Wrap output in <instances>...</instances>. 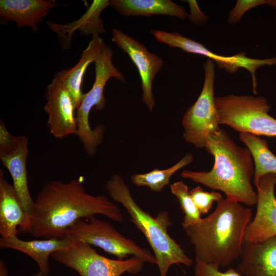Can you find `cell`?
<instances>
[{
  "instance_id": "5",
  "label": "cell",
  "mask_w": 276,
  "mask_h": 276,
  "mask_svg": "<svg viewBox=\"0 0 276 276\" xmlns=\"http://www.w3.org/2000/svg\"><path fill=\"white\" fill-rule=\"evenodd\" d=\"M113 51L109 46L104 43L100 55L95 62V79L91 88L83 94L80 103L77 109L76 135L81 143L84 150L88 155L96 154L101 143L105 131V126L100 125L92 129L89 122L91 109L101 110L105 107L106 101L104 95L105 86L111 78L123 83L125 79L121 73L114 66L111 58Z\"/></svg>"
},
{
  "instance_id": "20",
  "label": "cell",
  "mask_w": 276,
  "mask_h": 276,
  "mask_svg": "<svg viewBox=\"0 0 276 276\" xmlns=\"http://www.w3.org/2000/svg\"><path fill=\"white\" fill-rule=\"evenodd\" d=\"M104 43L99 36L93 37L78 62L71 68L56 74L69 91L76 109L83 95L81 84L84 73L89 65L98 59Z\"/></svg>"
},
{
  "instance_id": "1",
  "label": "cell",
  "mask_w": 276,
  "mask_h": 276,
  "mask_svg": "<svg viewBox=\"0 0 276 276\" xmlns=\"http://www.w3.org/2000/svg\"><path fill=\"white\" fill-rule=\"evenodd\" d=\"M84 181L80 176L68 182L54 180L45 183L34 201L26 233L37 238H63L77 220L97 214L122 223L119 208L105 195L87 193Z\"/></svg>"
},
{
  "instance_id": "23",
  "label": "cell",
  "mask_w": 276,
  "mask_h": 276,
  "mask_svg": "<svg viewBox=\"0 0 276 276\" xmlns=\"http://www.w3.org/2000/svg\"><path fill=\"white\" fill-rule=\"evenodd\" d=\"M193 160L191 153H187L179 161L165 169H155L142 174H132L130 179L137 187H147L152 191L159 192L169 183L171 176L178 170L189 165Z\"/></svg>"
},
{
  "instance_id": "6",
  "label": "cell",
  "mask_w": 276,
  "mask_h": 276,
  "mask_svg": "<svg viewBox=\"0 0 276 276\" xmlns=\"http://www.w3.org/2000/svg\"><path fill=\"white\" fill-rule=\"evenodd\" d=\"M220 124L258 136L276 137V119L263 97L229 95L215 97Z\"/></svg>"
},
{
  "instance_id": "10",
  "label": "cell",
  "mask_w": 276,
  "mask_h": 276,
  "mask_svg": "<svg viewBox=\"0 0 276 276\" xmlns=\"http://www.w3.org/2000/svg\"><path fill=\"white\" fill-rule=\"evenodd\" d=\"M28 140L25 135L15 136L0 121V159L10 173L13 186L30 220L34 209V201L30 193L27 169Z\"/></svg>"
},
{
  "instance_id": "9",
  "label": "cell",
  "mask_w": 276,
  "mask_h": 276,
  "mask_svg": "<svg viewBox=\"0 0 276 276\" xmlns=\"http://www.w3.org/2000/svg\"><path fill=\"white\" fill-rule=\"evenodd\" d=\"M51 257L81 276H121L126 272L135 274L142 270L145 262L136 257L126 260L109 259L99 255L89 244L80 242L54 252Z\"/></svg>"
},
{
  "instance_id": "27",
  "label": "cell",
  "mask_w": 276,
  "mask_h": 276,
  "mask_svg": "<svg viewBox=\"0 0 276 276\" xmlns=\"http://www.w3.org/2000/svg\"><path fill=\"white\" fill-rule=\"evenodd\" d=\"M194 276H242L236 268L228 267L225 271L219 268L201 262H196Z\"/></svg>"
},
{
  "instance_id": "29",
  "label": "cell",
  "mask_w": 276,
  "mask_h": 276,
  "mask_svg": "<svg viewBox=\"0 0 276 276\" xmlns=\"http://www.w3.org/2000/svg\"><path fill=\"white\" fill-rule=\"evenodd\" d=\"M0 276H8L7 268L2 260H0Z\"/></svg>"
},
{
  "instance_id": "15",
  "label": "cell",
  "mask_w": 276,
  "mask_h": 276,
  "mask_svg": "<svg viewBox=\"0 0 276 276\" xmlns=\"http://www.w3.org/2000/svg\"><path fill=\"white\" fill-rule=\"evenodd\" d=\"M240 258L236 269L242 276H276V235L244 242Z\"/></svg>"
},
{
  "instance_id": "2",
  "label": "cell",
  "mask_w": 276,
  "mask_h": 276,
  "mask_svg": "<svg viewBox=\"0 0 276 276\" xmlns=\"http://www.w3.org/2000/svg\"><path fill=\"white\" fill-rule=\"evenodd\" d=\"M251 210L225 198L212 213L183 229L195 254V262L220 269L240 257L245 229L252 220Z\"/></svg>"
},
{
  "instance_id": "30",
  "label": "cell",
  "mask_w": 276,
  "mask_h": 276,
  "mask_svg": "<svg viewBox=\"0 0 276 276\" xmlns=\"http://www.w3.org/2000/svg\"><path fill=\"white\" fill-rule=\"evenodd\" d=\"M268 4L276 10V0H270Z\"/></svg>"
},
{
  "instance_id": "17",
  "label": "cell",
  "mask_w": 276,
  "mask_h": 276,
  "mask_svg": "<svg viewBox=\"0 0 276 276\" xmlns=\"http://www.w3.org/2000/svg\"><path fill=\"white\" fill-rule=\"evenodd\" d=\"M75 242L68 236L63 238L22 240L14 236L1 237L0 247L1 249H15L28 255L37 263L40 272L48 274L50 270V256L54 252L71 247Z\"/></svg>"
},
{
  "instance_id": "31",
  "label": "cell",
  "mask_w": 276,
  "mask_h": 276,
  "mask_svg": "<svg viewBox=\"0 0 276 276\" xmlns=\"http://www.w3.org/2000/svg\"><path fill=\"white\" fill-rule=\"evenodd\" d=\"M32 276H49V275L42 273L39 271L38 272L33 274Z\"/></svg>"
},
{
  "instance_id": "22",
  "label": "cell",
  "mask_w": 276,
  "mask_h": 276,
  "mask_svg": "<svg viewBox=\"0 0 276 276\" xmlns=\"http://www.w3.org/2000/svg\"><path fill=\"white\" fill-rule=\"evenodd\" d=\"M239 138L251 155L254 163L253 182L255 186L261 176L267 174H276V156L269 149L266 140L260 136L247 132L240 133Z\"/></svg>"
},
{
  "instance_id": "7",
  "label": "cell",
  "mask_w": 276,
  "mask_h": 276,
  "mask_svg": "<svg viewBox=\"0 0 276 276\" xmlns=\"http://www.w3.org/2000/svg\"><path fill=\"white\" fill-rule=\"evenodd\" d=\"M88 220H77L67 229L66 237L76 242L98 246L119 260L132 256L145 262L156 263L154 255L148 249L122 235L108 222L95 217Z\"/></svg>"
},
{
  "instance_id": "11",
  "label": "cell",
  "mask_w": 276,
  "mask_h": 276,
  "mask_svg": "<svg viewBox=\"0 0 276 276\" xmlns=\"http://www.w3.org/2000/svg\"><path fill=\"white\" fill-rule=\"evenodd\" d=\"M151 33L158 41L165 43L171 48H177L189 53L205 56L214 61L219 68H224L230 74L236 72L239 68L248 70L252 77L254 88L257 87L255 72L257 68L276 63L274 58L259 59L248 58L245 52L231 56H224L214 53L201 43L186 37L177 32L152 30Z\"/></svg>"
},
{
  "instance_id": "13",
  "label": "cell",
  "mask_w": 276,
  "mask_h": 276,
  "mask_svg": "<svg viewBox=\"0 0 276 276\" xmlns=\"http://www.w3.org/2000/svg\"><path fill=\"white\" fill-rule=\"evenodd\" d=\"M276 174L261 176L256 185L257 210L247 225L244 242L262 241L276 235Z\"/></svg>"
},
{
  "instance_id": "28",
  "label": "cell",
  "mask_w": 276,
  "mask_h": 276,
  "mask_svg": "<svg viewBox=\"0 0 276 276\" xmlns=\"http://www.w3.org/2000/svg\"><path fill=\"white\" fill-rule=\"evenodd\" d=\"M187 2L191 9V14L188 15L190 21L198 25H202L206 22L208 19V16L200 11L196 2L195 1H187Z\"/></svg>"
},
{
  "instance_id": "14",
  "label": "cell",
  "mask_w": 276,
  "mask_h": 276,
  "mask_svg": "<svg viewBox=\"0 0 276 276\" xmlns=\"http://www.w3.org/2000/svg\"><path fill=\"white\" fill-rule=\"evenodd\" d=\"M45 98L44 110L48 116L47 124L51 134L59 139L76 135V108L69 91L56 74L47 87Z\"/></svg>"
},
{
  "instance_id": "26",
  "label": "cell",
  "mask_w": 276,
  "mask_h": 276,
  "mask_svg": "<svg viewBox=\"0 0 276 276\" xmlns=\"http://www.w3.org/2000/svg\"><path fill=\"white\" fill-rule=\"evenodd\" d=\"M269 1L270 0H238L229 13L228 23L231 25L238 24L247 11L262 5L268 4Z\"/></svg>"
},
{
  "instance_id": "12",
  "label": "cell",
  "mask_w": 276,
  "mask_h": 276,
  "mask_svg": "<svg viewBox=\"0 0 276 276\" xmlns=\"http://www.w3.org/2000/svg\"><path fill=\"white\" fill-rule=\"evenodd\" d=\"M112 41L126 53L135 65L141 80L142 100L152 111L155 105L152 85L164 62L158 55L150 52L141 43L117 28L112 30Z\"/></svg>"
},
{
  "instance_id": "19",
  "label": "cell",
  "mask_w": 276,
  "mask_h": 276,
  "mask_svg": "<svg viewBox=\"0 0 276 276\" xmlns=\"http://www.w3.org/2000/svg\"><path fill=\"white\" fill-rule=\"evenodd\" d=\"M108 6H110V1L94 0L85 13L72 23L62 25L47 21V24L59 36L63 47L67 48L76 30L83 35H91L93 37H98L100 34L106 32L100 16L102 11Z\"/></svg>"
},
{
  "instance_id": "18",
  "label": "cell",
  "mask_w": 276,
  "mask_h": 276,
  "mask_svg": "<svg viewBox=\"0 0 276 276\" xmlns=\"http://www.w3.org/2000/svg\"><path fill=\"white\" fill-rule=\"evenodd\" d=\"M51 0H1L0 15L5 21H14L18 28L29 26L37 31L49 10L57 5Z\"/></svg>"
},
{
  "instance_id": "4",
  "label": "cell",
  "mask_w": 276,
  "mask_h": 276,
  "mask_svg": "<svg viewBox=\"0 0 276 276\" xmlns=\"http://www.w3.org/2000/svg\"><path fill=\"white\" fill-rule=\"evenodd\" d=\"M107 192L114 201L120 203L130 216V221L144 235L156 259L160 276H167L169 268L175 264L190 266L193 260L168 233L172 223L167 212L155 217L143 210L132 197L129 187L122 177L113 174L106 184Z\"/></svg>"
},
{
  "instance_id": "16",
  "label": "cell",
  "mask_w": 276,
  "mask_h": 276,
  "mask_svg": "<svg viewBox=\"0 0 276 276\" xmlns=\"http://www.w3.org/2000/svg\"><path fill=\"white\" fill-rule=\"evenodd\" d=\"M0 171V234L2 238L26 233L29 220L12 185Z\"/></svg>"
},
{
  "instance_id": "8",
  "label": "cell",
  "mask_w": 276,
  "mask_h": 276,
  "mask_svg": "<svg viewBox=\"0 0 276 276\" xmlns=\"http://www.w3.org/2000/svg\"><path fill=\"white\" fill-rule=\"evenodd\" d=\"M203 67L204 80L201 93L182 119L184 139L198 148H204L208 136L220 129L214 91V61L207 59L203 63Z\"/></svg>"
},
{
  "instance_id": "21",
  "label": "cell",
  "mask_w": 276,
  "mask_h": 276,
  "mask_svg": "<svg viewBox=\"0 0 276 276\" xmlns=\"http://www.w3.org/2000/svg\"><path fill=\"white\" fill-rule=\"evenodd\" d=\"M110 6L125 16L163 15L181 19L188 16L182 7L170 0H112Z\"/></svg>"
},
{
  "instance_id": "24",
  "label": "cell",
  "mask_w": 276,
  "mask_h": 276,
  "mask_svg": "<svg viewBox=\"0 0 276 276\" xmlns=\"http://www.w3.org/2000/svg\"><path fill=\"white\" fill-rule=\"evenodd\" d=\"M170 187L185 214L181 223L183 229L198 223L201 219V214L190 196L188 186L182 180H179L171 184Z\"/></svg>"
},
{
  "instance_id": "25",
  "label": "cell",
  "mask_w": 276,
  "mask_h": 276,
  "mask_svg": "<svg viewBox=\"0 0 276 276\" xmlns=\"http://www.w3.org/2000/svg\"><path fill=\"white\" fill-rule=\"evenodd\" d=\"M190 194L201 214L208 213L215 201L217 203L223 199L219 192H205L200 186L190 190Z\"/></svg>"
},
{
  "instance_id": "3",
  "label": "cell",
  "mask_w": 276,
  "mask_h": 276,
  "mask_svg": "<svg viewBox=\"0 0 276 276\" xmlns=\"http://www.w3.org/2000/svg\"><path fill=\"white\" fill-rule=\"evenodd\" d=\"M204 148L214 156L212 169L209 171L184 170L181 176L213 191H220L227 199L248 206L256 205L257 193L251 183L255 168L249 150L237 145L220 128L208 136Z\"/></svg>"
}]
</instances>
